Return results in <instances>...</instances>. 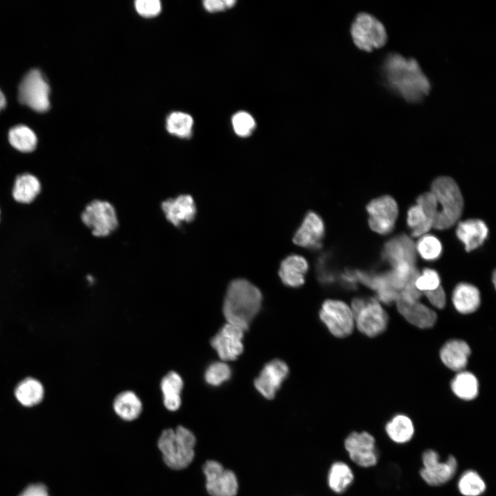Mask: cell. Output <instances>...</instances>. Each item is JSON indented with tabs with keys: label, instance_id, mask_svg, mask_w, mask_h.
Instances as JSON below:
<instances>
[{
	"label": "cell",
	"instance_id": "f1b7e54d",
	"mask_svg": "<svg viewBox=\"0 0 496 496\" xmlns=\"http://www.w3.org/2000/svg\"><path fill=\"white\" fill-rule=\"evenodd\" d=\"M43 393L42 384L33 378L23 380L15 390L17 400L25 406H32L39 403L43 397Z\"/></svg>",
	"mask_w": 496,
	"mask_h": 496
},
{
	"label": "cell",
	"instance_id": "836d02e7",
	"mask_svg": "<svg viewBox=\"0 0 496 496\" xmlns=\"http://www.w3.org/2000/svg\"><path fill=\"white\" fill-rule=\"evenodd\" d=\"M415 250L424 260L433 261L440 257L442 245L436 236L425 234L420 237L415 245Z\"/></svg>",
	"mask_w": 496,
	"mask_h": 496
},
{
	"label": "cell",
	"instance_id": "d4e9b609",
	"mask_svg": "<svg viewBox=\"0 0 496 496\" xmlns=\"http://www.w3.org/2000/svg\"><path fill=\"white\" fill-rule=\"evenodd\" d=\"M113 409L117 415L126 421H132L141 414L143 405L139 397L131 391L117 395L113 402Z\"/></svg>",
	"mask_w": 496,
	"mask_h": 496
},
{
	"label": "cell",
	"instance_id": "7402d4cb",
	"mask_svg": "<svg viewBox=\"0 0 496 496\" xmlns=\"http://www.w3.org/2000/svg\"><path fill=\"white\" fill-rule=\"evenodd\" d=\"M415 254V245L405 235L391 239L385 244L383 251L384 258L392 265L403 262L414 265Z\"/></svg>",
	"mask_w": 496,
	"mask_h": 496
},
{
	"label": "cell",
	"instance_id": "e575fe53",
	"mask_svg": "<svg viewBox=\"0 0 496 496\" xmlns=\"http://www.w3.org/2000/svg\"><path fill=\"white\" fill-rule=\"evenodd\" d=\"M231 376V368L224 361H217L210 364L205 372L206 382L214 386L221 385L229 380Z\"/></svg>",
	"mask_w": 496,
	"mask_h": 496
},
{
	"label": "cell",
	"instance_id": "ffe728a7",
	"mask_svg": "<svg viewBox=\"0 0 496 496\" xmlns=\"http://www.w3.org/2000/svg\"><path fill=\"white\" fill-rule=\"evenodd\" d=\"M471 353V348L465 341L453 339L442 347L440 358L448 369L457 373L466 368Z\"/></svg>",
	"mask_w": 496,
	"mask_h": 496
},
{
	"label": "cell",
	"instance_id": "7a4b0ae2",
	"mask_svg": "<svg viewBox=\"0 0 496 496\" xmlns=\"http://www.w3.org/2000/svg\"><path fill=\"white\" fill-rule=\"evenodd\" d=\"M262 302V293L253 283L244 278L234 280L224 299V316L227 323L245 331L258 313Z\"/></svg>",
	"mask_w": 496,
	"mask_h": 496
},
{
	"label": "cell",
	"instance_id": "30bf717a",
	"mask_svg": "<svg viewBox=\"0 0 496 496\" xmlns=\"http://www.w3.org/2000/svg\"><path fill=\"white\" fill-rule=\"evenodd\" d=\"M369 227L379 234L393 231L398 216V206L391 196L384 195L371 200L366 205Z\"/></svg>",
	"mask_w": 496,
	"mask_h": 496
},
{
	"label": "cell",
	"instance_id": "2e32d148",
	"mask_svg": "<svg viewBox=\"0 0 496 496\" xmlns=\"http://www.w3.org/2000/svg\"><path fill=\"white\" fill-rule=\"evenodd\" d=\"M324 223L321 217L313 211L309 212L293 236V240L297 245L316 249L320 246L324 236Z\"/></svg>",
	"mask_w": 496,
	"mask_h": 496
},
{
	"label": "cell",
	"instance_id": "3957f363",
	"mask_svg": "<svg viewBox=\"0 0 496 496\" xmlns=\"http://www.w3.org/2000/svg\"><path fill=\"white\" fill-rule=\"evenodd\" d=\"M196 437L187 428L178 426L176 429L164 430L158 441L165 464L172 469L187 467L194 457Z\"/></svg>",
	"mask_w": 496,
	"mask_h": 496
},
{
	"label": "cell",
	"instance_id": "484cf974",
	"mask_svg": "<svg viewBox=\"0 0 496 496\" xmlns=\"http://www.w3.org/2000/svg\"><path fill=\"white\" fill-rule=\"evenodd\" d=\"M451 388L457 397L469 401L477 396L479 382L473 373L467 371H461L453 378Z\"/></svg>",
	"mask_w": 496,
	"mask_h": 496
},
{
	"label": "cell",
	"instance_id": "52a82bcc",
	"mask_svg": "<svg viewBox=\"0 0 496 496\" xmlns=\"http://www.w3.org/2000/svg\"><path fill=\"white\" fill-rule=\"evenodd\" d=\"M431 192L441 205L438 212L454 225L464 209V198L457 183L449 176H439L432 182Z\"/></svg>",
	"mask_w": 496,
	"mask_h": 496
},
{
	"label": "cell",
	"instance_id": "4dcf8cb0",
	"mask_svg": "<svg viewBox=\"0 0 496 496\" xmlns=\"http://www.w3.org/2000/svg\"><path fill=\"white\" fill-rule=\"evenodd\" d=\"M353 474L350 467L344 462L334 463L328 477L330 488L336 493H342L351 484Z\"/></svg>",
	"mask_w": 496,
	"mask_h": 496
},
{
	"label": "cell",
	"instance_id": "d6a6232c",
	"mask_svg": "<svg viewBox=\"0 0 496 496\" xmlns=\"http://www.w3.org/2000/svg\"><path fill=\"white\" fill-rule=\"evenodd\" d=\"M458 489L464 496H479L485 491L486 484L479 474L469 470L461 475Z\"/></svg>",
	"mask_w": 496,
	"mask_h": 496
},
{
	"label": "cell",
	"instance_id": "e0dca14e",
	"mask_svg": "<svg viewBox=\"0 0 496 496\" xmlns=\"http://www.w3.org/2000/svg\"><path fill=\"white\" fill-rule=\"evenodd\" d=\"M396 306L402 317L417 328L429 329L436 322L437 315L435 311L419 300L409 302L397 296Z\"/></svg>",
	"mask_w": 496,
	"mask_h": 496
},
{
	"label": "cell",
	"instance_id": "7bdbcfd3",
	"mask_svg": "<svg viewBox=\"0 0 496 496\" xmlns=\"http://www.w3.org/2000/svg\"><path fill=\"white\" fill-rule=\"evenodd\" d=\"M19 496H49L46 488L41 484L28 486Z\"/></svg>",
	"mask_w": 496,
	"mask_h": 496
},
{
	"label": "cell",
	"instance_id": "d590c367",
	"mask_svg": "<svg viewBox=\"0 0 496 496\" xmlns=\"http://www.w3.org/2000/svg\"><path fill=\"white\" fill-rule=\"evenodd\" d=\"M440 282V277L435 270L426 268L417 274L414 285L420 293H425L438 288L441 286Z\"/></svg>",
	"mask_w": 496,
	"mask_h": 496
},
{
	"label": "cell",
	"instance_id": "cb8c5ba5",
	"mask_svg": "<svg viewBox=\"0 0 496 496\" xmlns=\"http://www.w3.org/2000/svg\"><path fill=\"white\" fill-rule=\"evenodd\" d=\"M183 386L182 378L174 371L169 372L161 380V389L163 395V403L167 410L175 411L180 408Z\"/></svg>",
	"mask_w": 496,
	"mask_h": 496
},
{
	"label": "cell",
	"instance_id": "83f0119b",
	"mask_svg": "<svg viewBox=\"0 0 496 496\" xmlns=\"http://www.w3.org/2000/svg\"><path fill=\"white\" fill-rule=\"evenodd\" d=\"M386 432L393 442L403 444L409 442L414 434V425L406 415L398 414L394 416L386 424Z\"/></svg>",
	"mask_w": 496,
	"mask_h": 496
},
{
	"label": "cell",
	"instance_id": "8992f818",
	"mask_svg": "<svg viewBox=\"0 0 496 496\" xmlns=\"http://www.w3.org/2000/svg\"><path fill=\"white\" fill-rule=\"evenodd\" d=\"M50 85L44 75L38 69H32L19 84L18 99L36 112H45L50 106Z\"/></svg>",
	"mask_w": 496,
	"mask_h": 496
},
{
	"label": "cell",
	"instance_id": "5bb4252c",
	"mask_svg": "<svg viewBox=\"0 0 496 496\" xmlns=\"http://www.w3.org/2000/svg\"><path fill=\"white\" fill-rule=\"evenodd\" d=\"M375 442L374 437L367 432H353L345 440L344 446L354 463L371 467L378 462Z\"/></svg>",
	"mask_w": 496,
	"mask_h": 496
},
{
	"label": "cell",
	"instance_id": "9c48e42d",
	"mask_svg": "<svg viewBox=\"0 0 496 496\" xmlns=\"http://www.w3.org/2000/svg\"><path fill=\"white\" fill-rule=\"evenodd\" d=\"M81 219L91 229L92 234L97 237L110 235L118 226L114 207L105 200H94L90 203L83 210Z\"/></svg>",
	"mask_w": 496,
	"mask_h": 496
},
{
	"label": "cell",
	"instance_id": "44dd1931",
	"mask_svg": "<svg viewBox=\"0 0 496 496\" xmlns=\"http://www.w3.org/2000/svg\"><path fill=\"white\" fill-rule=\"evenodd\" d=\"M308 269V262L303 256L291 254L281 262L278 275L286 286L296 288L304 284Z\"/></svg>",
	"mask_w": 496,
	"mask_h": 496
},
{
	"label": "cell",
	"instance_id": "8d00e7d4",
	"mask_svg": "<svg viewBox=\"0 0 496 496\" xmlns=\"http://www.w3.org/2000/svg\"><path fill=\"white\" fill-rule=\"evenodd\" d=\"M232 125L234 132L240 137L249 136L256 127L254 118L245 112L235 114L232 117Z\"/></svg>",
	"mask_w": 496,
	"mask_h": 496
},
{
	"label": "cell",
	"instance_id": "8fae6325",
	"mask_svg": "<svg viewBox=\"0 0 496 496\" xmlns=\"http://www.w3.org/2000/svg\"><path fill=\"white\" fill-rule=\"evenodd\" d=\"M423 467L420 475L426 483L431 486H440L448 482L455 475L457 462L450 455L445 462L439 461L437 453L428 449L422 454Z\"/></svg>",
	"mask_w": 496,
	"mask_h": 496
},
{
	"label": "cell",
	"instance_id": "5b68a950",
	"mask_svg": "<svg viewBox=\"0 0 496 496\" xmlns=\"http://www.w3.org/2000/svg\"><path fill=\"white\" fill-rule=\"evenodd\" d=\"M351 34L356 47L367 52L384 47L388 38L384 24L367 12H360L355 17Z\"/></svg>",
	"mask_w": 496,
	"mask_h": 496
},
{
	"label": "cell",
	"instance_id": "ee69618b",
	"mask_svg": "<svg viewBox=\"0 0 496 496\" xmlns=\"http://www.w3.org/2000/svg\"><path fill=\"white\" fill-rule=\"evenodd\" d=\"M6 105V100L3 93L0 90V111L3 110Z\"/></svg>",
	"mask_w": 496,
	"mask_h": 496
},
{
	"label": "cell",
	"instance_id": "60d3db41",
	"mask_svg": "<svg viewBox=\"0 0 496 496\" xmlns=\"http://www.w3.org/2000/svg\"><path fill=\"white\" fill-rule=\"evenodd\" d=\"M424 295L434 308L442 309L445 307L446 296L442 286L433 291L425 292Z\"/></svg>",
	"mask_w": 496,
	"mask_h": 496
},
{
	"label": "cell",
	"instance_id": "ab89813d",
	"mask_svg": "<svg viewBox=\"0 0 496 496\" xmlns=\"http://www.w3.org/2000/svg\"><path fill=\"white\" fill-rule=\"evenodd\" d=\"M135 8L143 17H155L161 10V3L158 0H137L135 1Z\"/></svg>",
	"mask_w": 496,
	"mask_h": 496
},
{
	"label": "cell",
	"instance_id": "9a60e30c",
	"mask_svg": "<svg viewBox=\"0 0 496 496\" xmlns=\"http://www.w3.org/2000/svg\"><path fill=\"white\" fill-rule=\"evenodd\" d=\"M289 374L287 364L280 360H273L265 365L254 380L256 390L265 398L274 397Z\"/></svg>",
	"mask_w": 496,
	"mask_h": 496
},
{
	"label": "cell",
	"instance_id": "ba28073f",
	"mask_svg": "<svg viewBox=\"0 0 496 496\" xmlns=\"http://www.w3.org/2000/svg\"><path fill=\"white\" fill-rule=\"evenodd\" d=\"M320 318L329 332L338 338L349 336L355 327L351 307L342 300H325L320 310Z\"/></svg>",
	"mask_w": 496,
	"mask_h": 496
},
{
	"label": "cell",
	"instance_id": "4fadbf2b",
	"mask_svg": "<svg viewBox=\"0 0 496 496\" xmlns=\"http://www.w3.org/2000/svg\"><path fill=\"white\" fill-rule=\"evenodd\" d=\"M243 332L240 328L227 322L211 338V345L222 361L234 360L242 353Z\"/></svg>",
	"mask_w": 496,
	"mask_h": 496
},
{
	"label": "cell",
	"instance_id": "f546056e",
	"mask_svg": "<svg viewBox=\"0 0 496 496\" xmlns=\"http://www.w3.org/2000/svg\"><path fill=\"white\" fill-rule=\"evenodd\" d=\"M8 141L14 148L24 153L32 152L37 144L35 133L23 125L14 126L10 130Z\"/></svg>",
	"mask_w": 496,
	"mask_h": 496
},
{
	"label": "cell",
	"instance_id": "b9f144b4",
	"mask_svg": "<svg viewBox=\"0 0 496 496\" xmlns=\"http://www.w3.org/2000/svg\"><path fill=\"white\" fill-rule=\"evenodd\" d=\"M234 0H206L203 1L205 8L209 12H218L234 6Z\"/></svg>",
	"mask_w": 496,
	"mask_h": 496
},
{
	"label": "cell",
	"instance_id": "6da1fadb",
	"mask_svg": "<svg viewBox=\"0 0 496 496\" xmlns=\"http://www.w3.org/2000/svg\"><path fill=\"white\" fill-rule=\"evenodd\" d=\"M386 86L408 103H419L431 90L430 81L418 62L397 53L389 54L382 66Z\"/></svg>",
	"mask_w": 496,
	"mask_h": 496
},
{
	"label": "cell",
	"instance_id": "603a6c76",
	"mask_svg": "<svg viewBox=\"0 0 496 496\" xmlns=\"http://www.w3.org/2000/svg\"><path fill=\"white\" fill-rule=\"evenodd\" d=\"M451 299L455 309L462 314L474 313L481 303L479 289L467 282H460L455 286Z\"/></svg>",
	"mask_w": 496,
	"mask_h": 496
},
{
	"label": "cell",
	"instance_id": "277c9868",
	"mask_svg": "<svg viewBox=\"0 0 496 496\" xmlns=\"http://www.w3.org/2000/svg\"><path fill=\"white\" fill-rule=\"evenodd\" d=\"M355 327L368 337H376L386 329L388 314L381 303L375 298H357L352 301Z\"/></svg>",
	"mask_w": 496,
	"mask_h": 496
},
{
	"label": "cell",
	"instance_id": "d6986e66",
	"mask_svg": "<svg viewBox=\"0 0 496 496\" xmlns=\"http://www.w3.org/2000/svg\"><path fill=\"white\" fill-rule=\"evenodd\" d=\"M457 238L464 244L466 251L470 252L479 248L485 242L488 229L480 219H468L459 222L455 231Z\"/></svg>",
	"mask_w": 496,
	"mask_h": 496
},
{
	"label": "cell",
	"instance_id": "7c38bea8",
	"mask_svg": "<svg viewBox=\"0 0 496 496\" xmlns=\"http://www.w3.org/2000/svg\"><path fill=\"white\" fill-rule=\"evenodd\" d=\"M206 489L211 496H235L238 481L234 472L225 469L220 463L209 460L203 466Z\"/></svg>",
	"mask_w": 496,
	"mask_h": 496
},
{
	"label": "cell",
	"instance_id": "ac0fdd59",
	"mask_svg": "<svg viewBox=\"0 0 496 496\" xmlns=\"http://www.w3.org/2000/svg\"><path fill=\"white\" fill-rule=\"evenodd\" d=\"M161 208L167 220L178 227L183 223L192 221L196 214V207L192 196L180 195L163 201Z\"/></svg>",
	"mask_w": 496,
	"mask_h": 496
},
{
	"label": "cell",
	"instance_id": "1f68e13d",
	"mask_svg": "<svg viewBox=\"0 0 496 496\" xmlns=\"http://www.w3.org/2000/svg\"><path fill=\"white\" fill-rule=\"evenodd\" d=\"M194 121L184 112H174L167 118L166 129L169 133L179 138H189L192 134Z\"/></svg>",
	"mask_w": 496,
	"mask_h": 496
},
{
	"label": "cell",
	"instance_id": "f35d334b",
	"mask_svg": "<svg viewBox=\"0 0 496 496\" xmlns=\"http://www.w3.org/2000/svg\"><path fill=\"white\" fill-rule=\"evenodd\" d=\"M416 201L426 216L433 220L439 211V205L433 194L431 191L424 192L418 196Z\"/></svg>",
	"mask_w": 496,
	"mask_h": 496
},
{
	"label": "cell",
	"instance_id": "4316f807",
	"mask_svg": "<svg viewBox=\"0 0 496 496\" xmlns=\"http://www.w3.org/2000/svg\"><path fill=\"white\" fill-rule=\"evenodd\" d=\"M40 190L39 179L30 174H23L16 178L12 189V197L19 203L28 204L33 201Z\"/></svg>",
	"mask_w": 496,
	"mask_h": 496
},
{
	"label": "cell",
	"instance_id": "74e56055",
	"mask_svg": "<svg viewBox=\"0 0 496 496\" xmlns=\"http://www.w3.org/2000/svg\"><path fill=\"white\" fill-rule=\"evenodd\" d=\"M429 221H433V220L426 216L419 205L415 204L409 209L406 215V223L411 231Z\"/></svg>",
	"mask_w": 496,
	"mask_h": 496
}]
</instances>
